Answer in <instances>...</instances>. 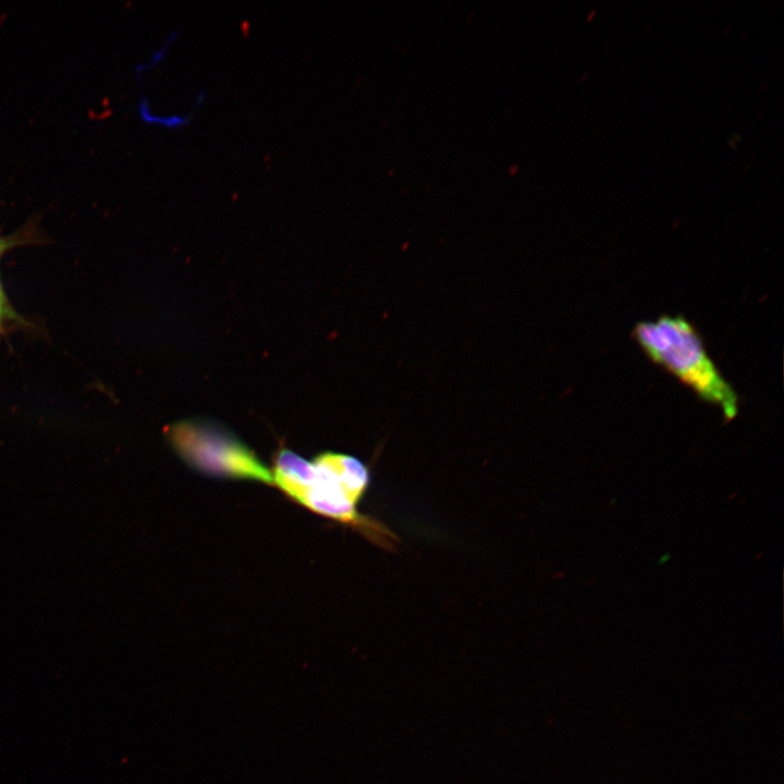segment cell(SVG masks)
Listing matches in <instances>:
<instances>
[{"label":"cell","instance_id":"1","mask_svg":"<svg viewBox=\"0 0 784 784\" xmlns=\"http://www.w3.org/2000/svg\"><path fill=\"white\" fill-rule=\"evenodd\" d=\"M633 338L646 356L673 375L700 400L721 409L725 421L738 414L739 399L708 354L691 322L662 315L635 324Z\"/></svg>","mask_w":784,"mask_h":784},{"label":"cell","instance_id":"2","mask_svg":"<svg viewBox=\"0 0 784 784\" xmlns=\"http://www.w3.org/2000/svg\"><path fill=\"white\" fill-rule=\"evenodd\" d=\"M174 452L207 476L272 485L271 470L234 433L213 421L185 419L166 428Z\"/></svg>","mask_w":784,"mask_h":784},{"label":"cell","instance_id":"3","mask_svg":"<svg viewBox=\"0 0 784 784\" xmlns=\"http://www.w3.org/2000/svg\"><path fill=\"white\" fill-rule=\"evenodd\" d=\"M315 458L332 474L352 501L358 504L369 486L367 466L354 456L343 453L323 452Z\"/></svg>","mask_w":784,"mask_h":784},{"label":"cell","instance_id":"4","mask_svg":"<svg viewBox=\"0 0 784 784\" xmlns=\"http://www.w3.org/2000/svg\"><path fill=\"white\" fill-rule=\"evenodd\" d=\"M37 236L38 234L36 233V226L34 224L26 225L9 236L0 235V258L5 252L15 246L36 242Z\"/></svg>","mask_w":784,"mask_h":784},{"label":"cell","instance_id":"5","mask_svg":"<svg viewBox=\"0 0 784 784\" xmlns=\"http://www.w3.org/2000/svg\"><path fill=\"white\" fill-rule=\"evenodd\" d=\"M11 322L25 323L10 305L0 281V335L5 332L7 326Z\"/></svg>","mask_w":784,"mask_h":784},{"label":"cell","instance_id":"6","mask_svg":"<svg viewBox=\"0 0 784 784\" xmlns=\"http://www.w3.org/2000/svg\"><path fill=\"white\" fill-rule=\"evenodd\" d=\"M670 558H671L670 554L662 555L661 559H660V563H664V562H665L666 560H669Z\"/></svg>","mask_w":784,"mask_h":784}]
</instances>
